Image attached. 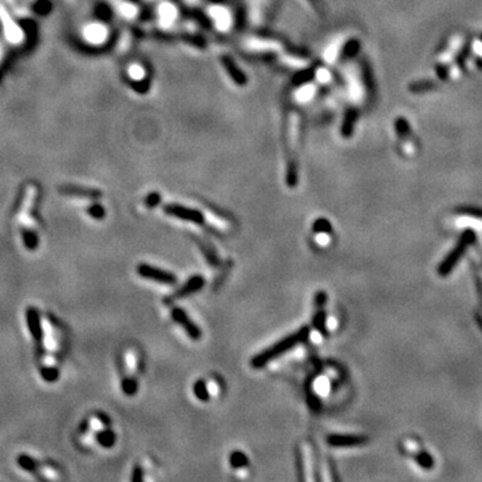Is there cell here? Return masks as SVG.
Returning a JSON list of instances; mask_svg holds the SVG:
<instances>
[{
    "label": "cell",
    "mask_w": 482,
    "mask_h": 482,
    "mask_svg": "<svg viewBox=\"0 0 482 482\" xmlns=\"http://www.w3.org/2000/svg\"><path fill=\"white\" fill-rule=\"evenodd\" d=\"M310 335V327H302L300 329L295 331L291 335H288V337L283 338L281 340H279L277 343H275L271 347L266 348L264 351H262L260 354L254 356L252 360H250V364L253 368H263V367H266L269 362H272L273 359L279 358L280 355H283L284 352H287L288 350H291L295 346L300 343V342H303L308 338Z\"/></svg>",
    "instance_id": "1"
},
{
    "label": "cell",
    "mask_w": 482,
    "mask_h": 482,
    "mask_svg": "<svg viewBox=\"0 0 482 482\" xmlns=\"http://www.w3.org/2000/svg\"><path fill=\"white\" fill-rule=\"evenodd\" d=\"M474 240V233L471 232V231H466L464 233V236L461 237V240L458 241V244L456 245V248L448 254V257L443 260L439 268H438V272L441 273L442 276H446L448 273L452 272V269L454 268L458 260L461 258V256L465 253V250H466L467 245L471 243Z\"/></svg>",
    "instance_id": "2"
},
{
    "label": "cell",
    "mask_w": 482,
    "mask_h": 482,
    "mask_svg": "<svg viewBox=\"0 0 482 482\" xmlns=\"http://www.w3.org/2000/svg\"><path fill=\"white\" fill-rule=\"evenodd\" d=\"M137 273L143 279L156 281V283H160V284L173 285L177 283V277L173 273L164 271V269H158L156 267L147 266V264H141V266L137 267Z\"/></svg>",
    "instance_id": "3"
},
{
    "label": "cell",
    "mask_w": 482,
    "mask_h": 482,
    "mask_svg": "<svg viewBox=\"0 0 482 482\" xmlns=\"http://www.w3.org/2000/svg\"><path fill=\"white\" fill-rule=\"evenodd\" d=\"M165 213L168 216L176 217L179 220L189 221V223H195V224H202L205 220V216L192 208H187V206L181 205H168L165 206Z\"/></svg>",
    "instance_id": "4"
},
{
    "label": "cell",
    "mask_w": 482,
    "mask_h": 482,
    "mask_svg": "<svg viewBox=\"0 0 482 482\" xmlns=\"http://www.w3.org/2000/svg\"><path fill=\"white\" fill-rule=\"evenodd\" d=\"M172 318L176 321L177 324L181 325L185 332L191 339L198 340L201 338V329L198 328L197 325L191 320V318L188 316L187 312L181 308H173L172 310Z\"/></svg>",
    "instance_id": "5"
},
{
    "label": "cell",
    "mask_w": 482,
    "mask_h": 482,
    "mask_svg": "<svg viewBox=\"0 0 482 482\" xmlns=\"http://www.w3.org/2000/svg\"><path fill=\"white\" fill-rule=\"evenodd\" d=\"M367 441L366 437L352 435V434H331L327 437V442L333 448H351V446L363 445Z\"/></svg>",
    "instance_id": "6"
},
{
    "label": "cell",
    "mask_w": 482,
    "mask_h": 482,
    "mask_svg": "<svg viewBox=\"0 0 482 482\" xmlns=\"http://www.w3.org/2000/svg\"><path fill=\"white\" fill-rule=\"evenodd\" d=\"M204 285H205V280H204V277L202 276H198L197 275V276L189 277V280L174 293L173 299H179V298H185V296H189L192 295V293H196V292L200 291Z\"/></svg>",
    "instance_id": "7"
},
{
    "label": "cell",
    "mask_w": 482,
    "mask_h": 482,
    "mask_svg": "<svg viewBox=\"0 0 482 482\" xmlns=\"http://www.w3.org/2000/svg\"><path fill=\"white\" fill-rule=\"evenodd\" d=\"M42 325L45 329V348L49 352V355H53L58 350V338H56L55 331L53 329V325L50 324L47 319L42 320Z\"/></svg>",
    "instance_id": "8"
},
{
    "label": "cell",
    "mask_w": 482,
    "mask_h": 482,
    "mask_svg": "<svg viewBox=\"0 0 482 482\" xmlns=\"http://www.w3.org/2000/svg\"><path fill=\"white\" fill-rule=\"evenodd\" d=\"M223 64H224V68L227 70L229 77L233 79V82L237 83L239 86H244V85L247 83L245 75H244L243 71L236 66L235 62H233L229 56H224V58H223Z\"/></svg>",
    "instance_id": "9"
},
{
    "label": "cell",
    "mask_w": 482,
    "mask_h": 482,
    "mask_svg": "<svg viewBox=\"0 0 482 482\" xmlns=\"http://www.w3.org/2000/svg\"><path fill=\"white\" fill-rule=\"evenodd\" d=\"M125 364H126L127 375L126 378H133L134 379V373L137 371V355L133 350H129L125 356Z\"/></svg>",
    "instance_id": "10"
},
{
    "label": "cell",
    "mask_w": 482,
    "mask_h": 482,
    "mask_svg": "<svg viewBox=\"0 0 482 482\" xmlns=\"http://www.w3.org/2000/svg\"><path fill=\"white\" fill-rule=\"evenodd\" d=\"M229 462L233 469H241L248 466V457L243 452H233L229 457Z\"/></svg>",
    "instance_id": "11"
},
{
    "label": "cell",
    "mask_w": 482,
    "mask_h": 482,
    "mask_svg": "<svg viewBox=\"0 0 482 482\" xmlns=\"http://www.w3.org/2000/svg\"><path fill=\"white\" fill-rule=\"evenodd\" d=\"M193 393L197 396V399L204 400V402H206V400L210 398V394L209 391H208V386H206V383L204 381L196 382L195 386H193Z\"/></svg>",
    "instance_id": "12"
},
{
    "label": "cell",
    "mask_w": 482,
    "mask_h": 482,
    "mask_svg": "<svg viewBox=\"0 0 482 482\" xmlns=\"http://www.w3.org/2000/svg\"><path fill=\"white\" fill-rule=\"evenodd\" d=\"M312 229H314L315 235H316V233H331L332 227L329 224V221H327L325 218H319V220H316L314 223Z\"/></svg>",
    "instance_id": "13"
},
{
    "label": "cell",
    "mask_w": 482,
    "mask_h": 482,
    "mask_svg": "<svg viewBox=\"0 0 482 482\" xmlns=\"http://www.w3.org/2000/svg\"><path fill=\"white\" fill-rule=\"evenodd\" d=\"M315 390H316V393H318L319 395H321V396L327 395V394H328V391H329L328 381H327L324 377L318 378V379L315 381Z\"/></svg>",
    "instance_id": "14"
},
{
    "label": "cell",
    "mask_w": 482,
    "mask_h": 482,
    "mask_svg": "<svg viewBox=\"0 0 482 482\" xmlns=\"http://www.w3.org/2000/svg\"><path fill=\"white\" fill-rule=\"evenodd\" d=\"M354 122H355V114H347L346 116V120H344V124L342 125V134L344 135H350L352 131V127H354Z\"/></svg>",
    "instance_id": "15"
},
{
    "label": "cell",
    "mask_w": 482,
    "mask_h": 482,
    "mask_svg": "<svg viewBox=\"0 0 482 482\" xmlns=\"http://www.w3.org/2000/svg\"><path fill=\"white\" fill-rule=\"evenodd\" d=\"M417 462L422 467H425V469H429V467L433 466V458H431V456L427 454V453H419L418 456H417Z\"/></svg>",
    "instance_id": "16"
},
{
    "label": "cell",
    "mask_w": 482,
    "mask_h": 482,
    "mask_svg": "<svg viewBox=\"0 0 482 482\" xmlns=\"http://www.w3.org/2000/svg\"><path fill=\"white\" fill-rule=\"evenodd\" d=\"M105 429V422L99 417H93L90 421V431L97 433V431H103Z\"/></svg>",
    "instance_id": "17"
},
{
    "label": "cell",
    "mask_w": 482,
    "mask_h": 482,
    "mask_svg": "<svg viewBox=\"0 0 482 482\" xmlns=\"http://www.w3.org/2000/svg\"><path fill=\"white\" fill-rule=\"evenodd\" d=\"M39 470H41L39 473H41L43 477H46V478H49V479H58V478H59V475H58V473L54 470L53 467L46 466V465H43V466L39 467Z\"/></svg>",
    "instance_id": "18"
},
{
    "label": "cell",
    "mask_w": 482,
    "mask_h": 482,
    "mask_svg": "<svg viewBox=\"0 0 482 482\" xmlns=\"http://www.w3.org/2000/svg\"><path fill=\"white\" fill-rule=\"evenodd\" d=\"M312 91H314V87H311V86L302 87V89L298 91V95H299L298 98H299V99H302V101H306V99H308V98L312 97Z\"/></svg>",
    "instance_id": "19"
},
{
    "label": "cell",
    "mask_w": 482,
    "mask_h": 482,
    "mask_svg": "<svg viewBox=\"0 0 482 482\" xmlns=\"http://www.w3.org/2000/svg\"><path fill=\"white\" fill-rule=\"evenodd\" d=\"M328 235L329 233H316V237H315L316 243H318L319 245H321V247H325V245L329 243Z\"/></svg>",
    "instance_id": "20"
},
{
    "label": "cell",
    "mask_w": 482,
    "mask_h": 482,
    "mask_svg": "<svg viewBox=\"0 0 482 482\" xmlns=\"http://www.w3.org/2000/svg\"><path fill=\"white\" fill-rule=\"evenodd\" d=\"M206 386H208V391H209L210 395H214V396H216L217 394H218V390H220V386H218V383H217V382L214 381V379H210V381L208 382V383H206Z\"/></svg>",
    "instance_id": "21"
},
{
    "label": "cell",
    "mask_w": 482,
    "mask_h": 482,
    "mask_svg": "<svg viewBox=\"0 0 482 482\" xmlns=\"http://www.w3.org/2000/svg\"><path fill=\"white\" fill-rule=\"evenodd\" d=\"M325 300H327V295L324 292H318L316 296H315V306H316V308H320V307L324 306Z\"/></svg>",
    "instance_id": "22"
},
{
    "label": "cell",
    "mask_w": 482,
    "mask_h": 482,
    "mask_svg": "<svg viewBox=\"0 0 482 482\" xmlns=\"http://www.w3.org/2000/svg\"><path fill=\"white\" fill-rule=\"evenodd\" d=\"M161 197L157 195V193H152L149 197L146 198V205L147 206H156L160 202Z\"/></svg>",
    "instance_id": "23"
},
{
    "label": "cell",
    "mask_w": 482,
    "mask_h": 482,
    "mask_svg": "<svg viewBox=\"0 0 482 482\" xmlns=\"http://www.w3.org/2000/svg\"><path fill=\"white\" fill-rule=\"evenodd\" d=\"M318 78H319V81H321V82H325V81H328V79H329L328 71H327V70H324V68L319 70Z\"/></svg>",
    "instance_id": "24"
},
{
    "label": "cell",
    "mask_w": 482,
    "mask_h": 482,
    "mask_svg": "<svg viewBox=\"0 0 482 482\" xmlns=\"http://www.w3.org/2000/svg\"><path fill=\"white\" fill-rule=\"evenodd\" d=\"M312 6H314L319 12H321L320 10H323V6H321V0H308Z\"/></svg>",
    "instance_id": "25"
}]
</instances>
